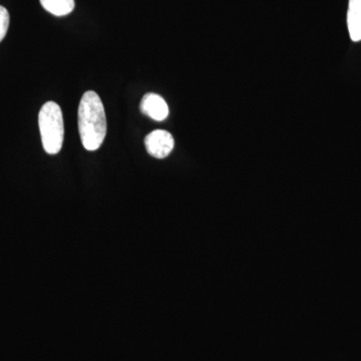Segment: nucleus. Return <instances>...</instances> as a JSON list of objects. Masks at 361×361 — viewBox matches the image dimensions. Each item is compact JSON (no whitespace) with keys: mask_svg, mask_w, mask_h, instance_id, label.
I'll return each mask as SVG.
<instances>
[{"mask_svg":"<svg viewBox=\"0 0 361 361\" xmlns=\"http://www.w3.org/2000/svg\"><path fill=\"white\" fill-rule=\"evenodd\" d=\"M78 133L87 151L99 149L106 135V116L103 102L97 92H85L78 111Z\"/></svg>","mask_w":361,"mask_h":361,"instance_id":"1","label":"nucleus"},{"mask_svg":"<svg viewBox=\"0 0 361 361\" xmlns=\"http://www.w3.org/2000/svg\"><path fill=\"white\" fill-rule=\"evenodd\" d=\"M39 126L42 147L49 155H56L63 147L65 139L63 111L54 102H47L40 109Z\"/></svg>","mask_w":361,"mask_h":361,"instance_id":"2","label":"nucleus"},{"mask_svg":"<svg viewBox=\"0 0 361 361\" xmlns=\"http://www.w3.org/2000/svg\"><path fill=\"white\" fill-rule=\"evenodd\" d=\"M145 146L147 152L154 158L165 159L174 149V137L168 130H156L147 135Z\"/></svg>","mask_w":361,"mask_h":361,"instance_id":"3","label":"nucleus"},{"mask_svg":"<svg viewBox=\"0 0 361 361\" xmlns=\"http://www.w3.org/2000/svg\"><path fill=\"white\" fill-rule=\"evenodd\" d=\"M140 110L157 122H163L169 116V106L165 99L159 94L149 92L142 97Z\"/></svg>","mask_w":361,"mask_h":361,"instance_id":"4","label":"nucleus"},{"mask_svg":"<svg viewBox=\"0 0 361 361\" xmlns=\"http://www.w3.org/2000/svg\"><path fill=\"white\" fill-rule=\"evenodd\" d=\"M349 35L353 42L361 40V0H349L348 11Z\"/></svg>","mask_w":361,"mask_h":361,"instance_id":"5","label":"nucleus"},{"mask_svg":"<svg viewBox=\"0 0 361 361\" xmlns=\"http://www.w3.org/2000/svg\"><path fill=\"white\" fill-rule=\"evenodd\" d=\"M42 7L56 16H65L73 13L75 0H39Z\"/></svg>","mask_w":361,"mask_h":361,"instance_id":"6","label":"nucleus"},{"mask_svg":"<svg viewBox=\"0 0 361 361\" xmlns=\"http://www.w3.org/2000/svg\"><path fill=\"white\" fill-rule=\"evenodd\" d=\"M9 26V13L6 7L0 6V42L6 37Z\"/></svg>","mask_w":361,"mask_h":361,"instance_id":"7","label":"nucleus"}]
</instances>
